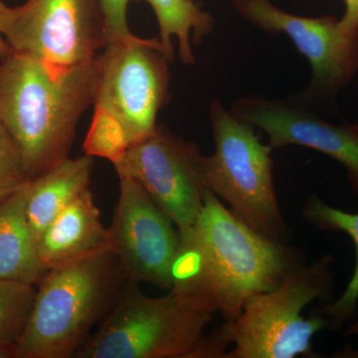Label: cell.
Here are the masks:
<instances>
[{
    "instance_id": "obj_1",
    "label": "cell",
    "mask_w": 358,
    "mask_h": 358,
    "mask_svg": "<svg viewBox=\"0 0 358 358\" xmlns=\"http://www.w3.org/2000/svg\"><path fill=\"white\" fill-rule=\"evenodd\" d=\"M305 263L301 249L252 229L204 187L196 223L179 231L171 289L233 322L251 296L275 288Z\"/></svg>"
},
{
    "instance_id": "obj_2",
    "label": "cell",
    "mask_w": 358,
    "mask_h": 358,
    "mask_svg": "<svg viewBox=\"0 0 358 358\" xmlns=\"http://www.w3.org/2000/svg\"><path fill=\"white\" fill-rule=\"evenodd\" d=\"M96 82V57L59 67L11 50L0 60V122L20 150L30 180L69 159Z\"/></svg>"
},
{
    "instance_id": "obj_3",
    "label": "cell",
    "mask_w": 358,
    "mask_h": 358,
    "mask_svg": "<svg viewBox=\"0 0 358 358\" xmlns=\"http://www.w3.org/2000/svg\"><path fill=\"white\" fill-rule=\"evenodd\" d=\"M96 56L98 82L85 155L115 164L157 131L169 103V62L159 38L133 36L103 47Z\"/></svg>"
},
{
    "instance_id": "obj_4",
    "label": "cell",
    "mask_w": 358,
    "mask_h": 358,
    "mask_svg": "<svg viewBox=\"0 0 358 358\" xmlns=\"http://www.w3.org/2000/svg\"><path fill=\"white\" fill-rule=\"evenodd\" d=\"M128 280L110 248L48 268L36 285L16 358L74 357Z\"/></svg>"
},
{
    "instance_id": "obj_5",
    "label": "cell",
    "mask_w": 358,
    "mask_h": 358,
    "mask_svg": "<svg viewBox=\"0 0 358 358\" xmlns=\"http://www.w3.org/2000/svg\"><path fill=\"white\" fill-rule=\"evenodd\" d=\"M213 313L181 294L152 298L128 280L76 358H225L220 327L205 334Z\"/></svg>"
},
{
    "instance_id": "obj_6",
    "label": "cell",
    "mask_w": 358,
    "mask_h": 358,
    "mask_svg": "<svg viewBox=\"0 0 358 358\" xmlns=\"http://www.w3.org/2000/svg\"><path fill=\"white\" fill-rule=\"evenodd\" d=\"M333 255L303 264L275 288L251 296L239 317L221 324L230 350L225 358L322 357L313 338L327 329L319 313L305 317L303 310L315 301L333 296Z\"/></svg>"
},
{
    "instance_id": "obj_7",
    "label": "cell",
    "mask_w": 358,
    "mask_h": 358,
    "mask_svg": "<svg viewBox=\"0 0 358 358\" xmlns=\"http://www.w3.org/2000/svg\"><path fill=\"white\" fill-rule=\"evenodd\" d=\"M209 113L215 150L202 159L205 187L229 204L231 212L252 229L289 243L293 232L275 192L273 148L217 99L212 100Z\"/></svg>"
},
{
    "instance_id": "obj_8",
    "label": "cell",
    "mask_w": 358,
    "mask_h": 358,
    "mask_svg": "<svg viewBox=\"0 0 358 358\" xmlns=\"http://www.w3.org/2000/svg\"><path fill=\"white\" fill-rule=\"evenodd\" d=\"M105 29L101 0H26L8 7L2 24L11 50L59 67L95 60Z\"/></svg>"
},
{
    "instance_id": "obj_9",
    "label": "cell",
    "mask_w": 358,
    "mask_h": 358,
    "mask_svg": "<svg viewBox=\"0 0 358 358\" xmlns=\"http://www.w3.org/2000/svg\"><path fill=\"white\" fill-rule=\"evenodd\" d=\"M231 3L244 20L263 31L288 35L308 59L312 78L296 98L308 107L336 98L357 74L358 32L343 31L336 16L294 15L272 0H231Z\"/></svg>"
},
{
    "instance_id": "obj_10",
    "label": "cell",
    "mask_w": 358,
    "mask_h": 358,
    "mask_svg": "<svg viewBox=\"0 0 358 358\" xmlns=\"http://www.w3.org/2000/svg\"><path fill=\"white\" fill-rule=\"evenodd\" d=\"M202 159L199 145L157 126L113 166L117 176L136 181L182 231L196 223L203 204Z\"/></svg>"
},
{
    "instance_id": "obj_11",
    "label": "cell",
    "mask_w": 358,
    "mask_h": 358,
    "mask_svg": "<svg viewBox=\"0 0 358 358\" xmlns=\"http://www.w3.org/2000/svg\"><path fill=\"white\" fill-rule=\"evenodd\" d=\"M119 181L109 248L129 280L169 289L179 231L136 181L127 176H119Z\"/></svg>"
},
{
    "instance_id": "obj_12",
    "label": "cell",
    "mask_w": 358,
    "mask_h": 358,
    "mask_svg": "<svg viewBox=\"0 0 358 358\" xmlns=\"http://www.w3.org/2000/svg\"><path fill=\"white\" fill-rule=\"evenodd\" d=\"M230 112L265 131L273 148L300 145L336 160L345 167L348 183L358 196L357 124L327 122L296 96L268 100L247 96L237 99Z\"/></svg>"
},
{
    "instance_id": "obj_13",
    "label": "cell",
    "mask_w": 358,
    "mask_h": 358,
    "mask_svg": "<svg viewBox=\"0 0 358 358\" xmlns=\"http://www.w3.org/2000/svg\"><path fill=\"white\" fill-rule=\"evenodd\" d=\"M109 227L101 220L90 188L66 206L37 241L40 259L48 268L109 248Z\"/></svg>"
},
{
    "instance_id": "obj_14",
    "label": "cell",
    "mask_w": 358,
    "mask_h": 358,
    "mask_svg": "<svg viewBox=\"0 0 358 358\" xmlns=\"http://www.w3.org/2000/svg\"><path fill=\"white\" fill-rule=\"evenodd\" d=\"M93 159L87 155L69 157L28 182L26 216L37 241L58 214L88 189Z\"/></svg>"
},
{
    "instance_id": "obj_15",
    "label": "cell",
    "mask_w": 358,
    "mask_h": 358,
    "mask_svg": "<svg viewBox=\"0 0 358 358\" xmlns=\"http://www.w3.org/2000/svg\"><path fill=\"white\" fill-rule=\"evenodd\" d=\"M27 185L0 201V281L36 286L47 268L26 216Z\"/></svg>"
},
{
    "instance_id": "obj_16",
    "label": "cell",
    "mask_w": 358,
    "mask_h": 358,
    "mask_svg": "<svg viewBox=\"0 0 358 358\" xmlns=\"http://www.w3.org/2000/svg\"><path fill=\"white\" fill-rule=\"evenodd\" d=\"M301 212L303 220L317 229L345 233L355 243L357 263L352 279L343 294L336 301L312 310L327 320V329L338 331L352 322L357 315L358 213H350L334 208L315 194L308 195L303 201Z\"/></svg>"
},
{
    "instance_id": "obj_17",
    "label": "cell",
    "mask_w": 358,
    "mask_h": 358,
    "mask_svg": "<svg viewBox=\"0 0 358 358\" xmlns=\"http://www.w3.org/2000/svg\"><path fill=\"white\" fill-rule=\"evenodd\" d=\"M154 9L159 23V37L162 52L169 62L174 59L171 38L176 37L178 53L185 64L195 63L192 43L199 44L210 34L215 20L193 0H143Z\"/></svg>"
},
{
    "instance_id": "obj_18",
    "label": "cell",
    "mask_w": 358,
    "mask_h": 358,
    "mask_svg": "<svg viewBox=\"0 0 358 358\" xmlns=\"http://www.w3.org/2000/svg\"><path fill=\"white\" fill-rule=\"evenodd\" d=\"M36 286L0 281V345H16L29 319Z\"/></svg>"
},
{
    "instance_id": "obj_19",
    "label": "cell",
    "mask_w": 358,
    "mask_h": 358,
    "mask_svg": "<svg viewBox=\"0 0 358 358\" xmlns=\"http://www.w3.org/2000/svg\"><path fill=\"white\" fill-rule=\"evenodd\" d=\"M29 181L20 150L0 122V201L20 192Z\"/></svg>"
},
{
    "instance_id": "obj_20",
    "label": "cell",
    "mask_w": 358,
    "mask_h": 358,
    "mask_svg": "<svg viewBox=\"0 0 358 358\" xmlns=\"http://www.w3.org/2000/svg\"><path fill=\"white\" fill-rule=\"evenodd\" d=\"M105 14L106 45L133 36L128 23V7L131 1L141 0H101Z\"/></svg>"
},
{
    "instance_id": "obj_21",
    "label": "cell",
    "mask_w": 358,
    "mask_h": 358,
    "mask_svg": "<svg viewBox=\"0 0 358 358\" xmlns=\"http://www.w3.org/2000/svg\"><path fill=\"white\" fill-rule=\"evenodd\" d=\"M345 10L338 20L339 27L346 33L358 32V0H341Z\"/></svg>"
},
{
    "instance_id": "obj_22",
    "label": "cell",
    "mask_w": 358,
    "mask_h": 358,
    "mask_svg": "<svg viewBox=\"0 0 358 358\" xmlns=\"http://www.w3.org/2000/svg\"><path fill=\"white\" fill-rule=\"evenodd\" d=\"M345 336H358V315L352 322L348 324L345 329ZM336 358H358V350L352 348H345L341 352H336L333 355Z\"/></svg>"
},
{
    "instance_id": "obj_23",
    "label": "cell",
    "mask_w": 358,
    "mask_h": 358,
    "mask_svg": "<svg viewBox=\"0 0 358 358\" xmlns=\"http://www.w3.org/2000/svg\"><path fill=\"white\" fill-rule=\"evenodd\" d=\"M8 7L2 0H0V60L6 57L7 54L11 51L10 47L7 44L6 40L4 38L3 32H2V24H3L4 17H6Z\"/></svg>"
},
{
    "instance_id": "obj_24",
    "label": "cell",
    "mask_w": 358,
    "mask_h": 358,
    "mask_svg": "<svg viewBox=\"0 0 358 358\" xmlns=\"http://www.w3.org/2000/svg\"><path fill=\"white\" fill-rule=\"evenodd\" d=\"M0 358H16L15 345H0Z\"/></svg>"
}]
</instances>
